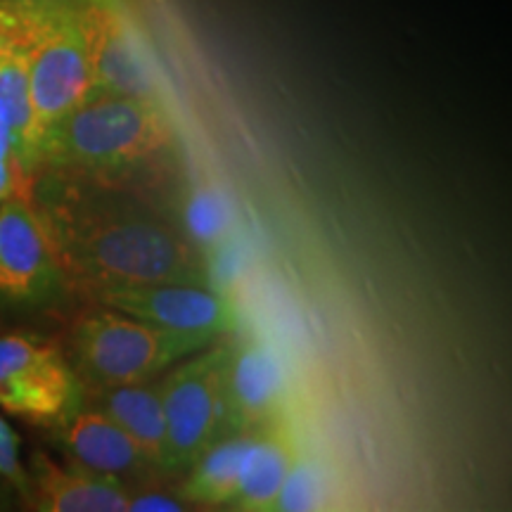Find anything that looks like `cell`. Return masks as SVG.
Segmentation results:
<instances>
[{"mask_svg":"<svg viewBox=\"0 0 512 512\" xmlns=\"http://www.w3.org/2000/svg\"><path fill=\"white\" fill-rule=\"evenodd\" d=\"M31 197L53 238L67 290L95 299L133 285H211L207 256L143 192L38 171Z\"/></svg>","mask_w":512,"mask_h":512,"instance_id":"6da1fadb","label":"cell"},{"mask_svg":"<svg viewBox=\"0 0 512 512\" xmlns=\"http://www.w3.org/2000/svg\"><path fill=\"white\" fill-rule=\"evenodd\" d=\"M178 157L181 136L166 102L88 95L46 128L36 174L88 178L147 195L171 178Z\"/></svg>","mask_w":512,"mask_h":512,"instance_id":"7a4b0ae2","label":"cell"},{"mask_svg":"<svg viewBox=\"0 0 512 512\" xmlns=\"http://www.w3.org/2000/svg\"><path fill=\"white\" fill-rule=\"evenodd\" d=\"M0 22L22 50L38 143L50 124L93 93L83 5L0 0Z\"/></svg>","mask_w":512,"mask_h":512,"instance_id":"3957f363","label":"cell"},{"mask_svg":"<svg viewBox=\"0 0 512 512\" xmlns=\"http://www.w3.org/2000/svg\"><path fill=\"white\" fill-rule=\"evenodd\" d=\"M211 342L214 339L157 328L100 306L72 325V366L83 387H124L157 380L164 370Z\"/></svg>","mask_w":512,"mask_h":512,"instance_id":"277c9868","label":"cell"},{"mask_svg":"<svg viewBox=\"0 0 512 512\" xmlns=\"http://www.w3.org/2000/svg\"><path fill=\"white\" fill-rule=\"evenodd\" d=\"M228 344L216 339L183 358L159 382L166 422V475H183L216 439L226 434L223 377Z\"/></svg>","mask_w":512,"mask_h":512,"instance_id":"5b68a950","label":"cell"},{"mask_svg":"<svg viewBox=\"0 0 512 512\" xmlns=\"http://www.w3.org/2000/svg\"><path fill=\"white\" fill-rule=\"evenodd\" d=\"M81 403V377L53 339L0 335V411L55 430Z\"/></svg>","mask_w":512,"mask_h":512,"instance_id":"8992f818","label":"cell"},{"mask_svg":"<svg viewBox=\"0 0 512 512\" xmlns=\"http://www.w3.org/2000/svg\"><path fill=\"white\" fill-rule=\"evenodd\" d=\"M64 290L60 259L31 188L15 192L0 202V299L41 306Z\"/></svg>","mask_w":512,"mask_h":512,"instance_id":"52a82bcc","label":"cell"},{"mask_svg":"<svg viewBox=\"0 0 512 512\" xmlns=\"http://www.w3.org/2000/svg\"><path fill=\"white\" fill-rule=\"evenodd\" d=\"M93 302L183 335L219 339L240 328L238 304L211 285L155 283L117 287L102 292Z\"/></svg>","mask_w":512,"mask_h":512,"instance_id":"ba28073f","label":"cell"},{"mask_svg":"<svg viewBox=\"0 0 512 512\" xmlns=\"http://www.w3.org/2000/svg\"><path fill=\"white\" fill-rule=\"evenodd\" d=\"M292 380L285 358L273 344L245 337L228 344L223 377V425L228 432H254L287 420Z\"/></svg>","mask_w":512,"mask_h":512,"instance_id":"9c48e42d","label":"cell"},{"mask_svg":"<svg viewBox=\"0 0 512 512\" xmlns=\"http://www.w3.org/2000/svg\"><path fill=\"white\" fill-rule=\"evenodd\" d=\"M83 19L91 50V95H128L164 102L155 67L128 22L124 5H83Z\"/></svg>","mask_w":512,"mask_h":512,"instance_id":"30bf717a","label":"cell"},{"mask_svg":"<svg viewBox=\"0 0 512 512\" xmlns=\"http://www.w3.org/2000/svg\"><path fill=\"white\" fill-rule=\"evenodd\" d=\"M27 494L46 512H128L133 491L114 475L79 463L62 465L46 453H36Z\"/></svg>","mask_w":512,"mask_h":512,"instance_id":"8fae6325","label":"cell"},{"mask_svg":"<svg viewBox=\"0 0 512 512\" xmlns=\"http://www.w3.org/2000/svg\"><path fill=\"white\" fill-rule=\"evenodd\" d=\"M55 430L72 463L119 479L140 477L143 472L155 470L133 439L93 403L83 401Z\"/></svg>","mask_w":512,"mask_h":512,"instance_id":"7c38bea8","label":"cell"},{"mask_svg":"<svg viewBox=\"0 0 512 512\" xmlns=\"http://www.w3.org/2000/svg\"><path fill=\"white\" fill-rule=\"evenodd\" d=\"M83 401L105 411L133 439L152 467L164 472L166 422L159 382L124 384V387H83Z\"/></svg>","mask_w":512,"mask_h":512,"instance_id":"4fadbf2b","label":"cell"},{"mask_svg":"<svg viewBox=\"0 0 512 512\" xmlns=\"http://www.w3.org/2000/svg\"><path fill=\"white\" fill-rule=\"evenodd\" d=\"M299 451H302V446H299L287 420L256 430L245 460V470H242L240 489L233 501L228 503V508L273 512L287 472L297 460Z\"/></svg>","mask_w":512,"mask_h":512,"instance_id":"5bb4252c","label":"cell"},{"mask_svg":"<svg viewBox=\"0 0 512 512\" xmlns=\"http://www.w3.org/2000/svg\"><path fill=\"white\" fill-rule=\"evenodd\" d=\"M254 432H228L204 448L188 470L181 489L183 501L197 505H228L233 501L240 489Z\"/></svg>","mask_w":512,"mask_h":512,"instance_id":"9a60e30c","label":"cell"},{"mask_svg":"<svg viewBox=\"0 0 512 512\" xmlns=\"http://www.w3.org/2000/svg\"><path fill=\"white\" fill-rule=\"evenodd\" d=\"M0 107L10 117L17 140V157L34 178L38 157V133L29 95V74L22 50L0 22Z\"/></svg>","mask_w":512,"mask_h":512,"instance_id":"2e32d148","label":"cell"},{"mask_svg":"<svg viewBox=\"0 0 512 512\" xmlns=\"http://www.w3.org/2000/svg\"><path fill=\"white\" fill-rule=\"evenodd\" d=\"M192 245L207 256L226 245L235 230L233 202L207 181H190L181 195V219H176Z\"/></svg>","mask_w":512,"mask_h":512,"instance_id":"e0dca14e","label":"cell"},{"mask_svg":"<svg viewBox=\"0 0 512 512\" xmlns=\"http://www.w3.org/2000/svg\"><path fill=\"white\" fill-rule=\"evenodd\" d=\"M332 470L323 460L313 453L299 451L290 472H287L283 489H280L278 501L273 510L278 512H309L325 510L332 505Z\"/></svg>","mask_w":512,"mask_h":512,"instance_id":"ac0fdd59","label":"cell"},{"mask_svg":"<svg viewBox=\"0 0 512 512\" xmlns=\"http://www.w3.org/2000/svg\"><path fill=\"white\" fill-rule=\"evenodd\" d=\"M31 178L17 157V140L12 131L10 117L0 107V202L8 200L15 192L29 190Z\"/></svg>","mask_w":512,"mask_h":512,"instance_id":"d6986e66","label":"cell"},{"mask_svg":"<svg viewBox=\"0 0 512 512\" xmlns=\"http://www.w3.org/2000/svg\"><path fill=\"white\" fill-rule=\"evenodd\" d=\"M19 434L12 430V425L0 413V477L8 479L12 486L27 494L29 491V475L22 465V456H19Z\"/></svg>","mask_w":512,"mask_h":512,"instance_id":"ffe728a7","label":"cell"},{"mask_svg":"<svg viewBox=\"0 0 512 512\" xmlns=\"http://www.w3.org/2000/svg\"><path fill=\"white\" fill-rule=\"evenodd\" d=\"M185 508L183 498L166 494H133L128 512H178Z\"/></svg>","mask_w":512,"mask_h":512,"instance_id":"44dd1931","label":"cell"},{"mask_svg":"<svg viewBox=\"0 0 512 512\" xmlns=\"http://www.w3.org/2000/svg\"><path fill=\"white\" fill-rule=\"evenodd\" d=\"M34 3H62V5H121V0H34Z\"/></svg>","mask_w":512,"mask_h":512,"instance_id":"7402d4cb","label":"cell"}]
</instances>
